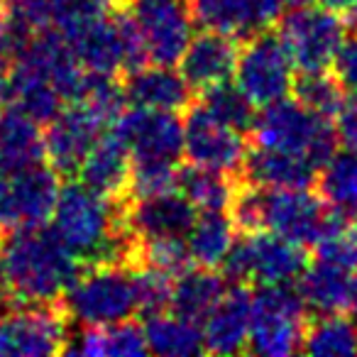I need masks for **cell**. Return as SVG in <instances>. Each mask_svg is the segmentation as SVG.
<instances>
[{"mask_svg": "<svg viewBox=\"0 0 357 357\" xmlns=\"http://www.w3.org/2000/svg\"><path fill=\"white\" fill-rule=\"evenodd\" d=\"M118 201L103 199L69 178L52 211V230L84 264H137V238L130 233Z\"/></svg>", "mask_w": 357, "mask_h": 357, "instance_id": "1", "label": "cell"}, {"mask_svg": "<svg viewBox=\"0 0 357 357\" xmlns=\"http://www.w3.org/2000/svg\"><path fill=\"white\" fill-rule=\"evenodd\" d=\"M84 264L45 225H20L3 238V303H56Z\"/></svg>", "mask_w": 357, "mask_h": 357, "instance_id": "2", "label": "cell"}, {"mask_svg": "<svg viewBox=\"0 0 357 357\" xmlns=\"http://www.w3.org/2000/svg\"><path fill=\"white\" fill-rule=\"evenodd\" d=\"M228 215L240 233L269 230L303 248L350 220L308 189H259L243 181L235 186Z\"/></svg>", "mask_w": 357, "mask_h": 357, "instance_id": "3", "label": "cell"}, {"mask_svg": "<svg viewBox=\"0 0 357 357\" xmlns=\"http://www.w3.org/2000/svg\"><path fill=\"white\" fill-rule=\"evenodd\" d=\"M250 132L259 147L298 154L316 169L328 162L340 144L331 118L303 108L296 98L289 96L262 105V110L255 115Z\"/></svg>", "mask_w": 357, "mask_h": 357, "instance_id": "4", "label": "cell"}, {"mask_svg": "<svg viewBox=\"0 0 357 357\" xmlns=\"http://www.w3.org/2000/svg\"><path fill=\"white\" fill-rule=\"evenodd\" d=\"M66 318L79 326H110L137 313L132 267L86 264L59 298Z\"/></svg>", "mask_w": 357, "mask_h": 357, "instance_id": "5", "label": "cell"}, {"mask_svg": "<svg viewBox=\"0 0 357 357\" xmlns=\"http://www.w3.org/2000/svg\"><path fill=\"white\" fill-rule=\"evenodd\" d=\"M306 313L296 284H257L252 291V321L245 352L262 357L301 352Z\"/></svg>", "mask_w": 357, "mask_h": 357, "instance_id": "6", "label": "cell"}, {"mask_svg": "<svg viewBox=\"0 0 357 357\" xmlns=\"http://www.w3.org/2000/svg\"><path fill=\"white\" fill-rule=\"evenodd\" d=\"M308 264L306 248L269 230L235 235L220 274L230 284H296Z\"/></svg>", "mask_w": 357, "mask_h": 357, "instance_id": "7", "label": "cell"}, {"mask_svg": "<svg viewBox=\"0 0 357 357\" xmlns=\"http://www.w3.org/2000/svg\"><path fill=\"white\" fill-rule=\"evenodd\" d=\"M69 318L56 303H3L0 355H61L69 340Z\"/></svg>", "mask_w": 357, "mask_h": 357, "instance_id": "8", "label": "cell"}, {"mask_svg": "<svg viewBox=\"0 0 357 357\" xmlns=\"http://www.w3.org/2000/svg\"><path fill=\"white\" fill-rule=\"evenodd\" d=\"M235 84L257 108L289 96L296 76L291 56L279 32L262 30L245 40L235 64Z\"/></svg>", "mask_w": 357, "mask_h": 357, "instance_id": "9", "label": "cell"}, {"mask_svg": "<svg viewBox=\"0 0 357 357\" xmlns=\"http://www.w3.org/2000/svg\"><path fill=\"white\" fill-rule=\"evenodd\" d=\"M345 32L342 17L318 3L289 8L279 17V37L298 71H326Z\"/></svg>", "mask_w": 357, "mask_h": 357, "instance_id": "10", "label": "cell"}, {"mask_svg": "<svg viewBox=\"0 0 357 357\" xmlns=\"http://www.w3.org/2000/svg\"><path fill=\"white\" fill-rule=\"evenodd\" d=\"M139 30L152 64L174 66L194 37L191 0H120Z\"/></svg>", "mask_w": 357, "mask_h": 357, "instance_id": "11", "label": "cell"}, {"mask_svg": "<svg viewBox=\"0 0 357 357\" xmlns=\"http://www.w3.org/2000/svg\"><path fill=\"white\" fill-rule=\"evenodd\" d=\"M184 157L189 164L238 178L250 144L243 132L228 128L208 113L201 103H191L184 110Z\"/></svg>", "mask_w": 357, "mask_h": 357, "instance_id": "12", "label": "cell"}, {"mask_svg": "<svg viewBox=\"0 0 357 357\" xmlns=\"http://www.w3.org/2000/svg\"><path fill=\"white\" fill-rule=\"evenodd\" d=\"M132 162L178 164L184 157V128L176 113L132 108L123 110L113 128Z\"/></svg>", "mask_w": 357, "mask_h": 357, "instance_id": "13", "label": "cell"}, {"mask_svg": "<svg viewBox=\"0 0 357 357\" xmlns=\"http://www.w3.org/2000/svg\"><path fill=\"white\" fill-rule=\"evenodd\" d=\"M105 130H108V125L86 103H81V100L64 103V108L47 123V130L42 132L47 164L59 176L76 178L81 162Z\"/></svg>", "mask_w": 357, "mask_h": 357, "instance_id": "14", "label": "cell"}, {"mask_svg": "<svg viewBox=\"0 0 357 357\" xmlns=\"http://www.w3.org/2000/svg\"><path fill=\"white\" fill-rule=\"evenodd\" d=\"M191 13L204 30L245 42L282 17L284 0H191Z\"/></svg>", "mask_w": 357, "mask_h": 357, "instance_id": "15", "label": "cell"}, {"mask_svg": "<svg viewBox=\"0 0 357 357\" xmlns=\"http://www.w3.org/2000/svg\"><path fill=\"white\" fill-rule=\"evenodd\" d=\"M199 211L191 206L184 194L164 191L154 196H139L128 199L123 206V218L130 233L139 240L152 238H184L189 233L191 223L196 220Z\"/></svg>", "mask_w": 357, "mask_h": 357, "instance_id": "16", "label": "cell"}, {"mask_svg": "<svg viewBox=\"0 0 357 357\" xmlns=\"http://www.w3.org/2000/svg\"><path fill=\"white\" fill-rule=\"evenodd\" d=\"M252 321V291L248 284H230L208 316L201 321L204 352L238 355L248 350V333Z\"/></svg>", "mask_w": 357, "mask_h": 357, "instance_id": "17", "label": "cell"}, {"mask_svg": "<svg viewBox=\"0 0 357 357\" xmlns=\"http://www.w3.org/2000/svg\"><path fill=\"white\" fill-rule=\"evenodd\" d=\"M240 54V40L220 32L206 30L194 35L178 56V74L191 91H206L220 81L233 79Z\"/></svg>", "mask_w": 357, "mask_h": 357, "instance_id": "18", "label": "cell"}, {"mask_svg": "<svg viewBox=\"0 0 357 357\" xmlns=\"http://www.w3.org/2000/svg\"><path fill=\"white\" fill-rule=\"evenodd\" d=\"M130 176H132V159L128 147L108 128L81 162L76 181L103 199L125 204L130 199Z\"/></svg>", "mask_w": 357, "mask_h": 357, "instance_id": "19", "label": "cell"}, {"mask_svg": "<svg viewBox=\"0 0 357 357\" xmlns=\"http://www.w3.org/2000/svg\"><path fill=\"white\" fill-rule=\"evenodd\" d=\"M125 103L132 108L169 110L184 113L194 103V91L184 81V76L167 64H144L135 71L123 74Z\"/></svg>", "mask_w": 357, "mask_h": 357, "instance_id": "20", "label": "cell"}, {"mask_svg": "<svg viewBox=\"0 0 357 357\" xmlns=\"http://www.w3.org/2000/svg\"><path fill=\"white\" fill-rule=\"evenodd\" d=\"M316 172L318 169L298 154L255 144L245 154L238 181L259 189H311Z\"/></svg>", "mask_w": 357, "mask_h": 357, "instance_id": "21", "label": "cell"}, {"mask_svg": "<svg viewBox=\"0 0 357 357\" xmlns=\"http://www.w3.org/2000/svg\"><path fill=\"white\" fill-rule=\"evenodd\" d=\"M352 274L355 272H347L326 259H308L306 269L296 279V289L301 294L306 311H311L313 316L345 311L347 298H350Z\"/></svg>", "mask_w": 357, "mask_h": 357, "instance_id": "22", "label": "cell"}, {"mask_svg": "<svg viewBox=\"0 0 357 357\" xmlns=\"http://www.w3.org/2000/svg\"><path fill=\"white\" fill-rule=\"evenodd\" d=\"M59 174L45 162H37L32 167L10 174L20 225L50 223L52 211H54V204L59 199Z\"/></svg>", "mask_w": 357, "mask_h": 357, "instance_id": "23", "label": "cell"}, {"mask_svg": "<svg viewBox=\"0 0 357 357\" xmlns=\"http://www.w3.org/2000/svg\"><path fill=\"white\" fill-rule=\"evenodd\" d=\"M225 289H228V284H225V277L220 272L211 267L189 264L178 274H174L169 311L201 326V321L218 303Z\"/></svg>", "mask_w": 357, "mask_h": 357, "instance_id": "24", "label": "cell"}, {"mask_svg": "<svg viewBox=\"0 0 357 357\" xmlns=\"http://www.w3.org/2000/svg\"><path fill=\"white\" fill-rule=\"evenodd\" d=\"M42 130L17 108L0 110V174L20 172L25 167L42 162Z\"/></svg>", "mask_w": 357, "mask_h": 357, "instance_id": "25", "label": "cell"}, {"mask_svg": "<svg viewBox=\"0 0 357 357\" xmlns=\"http://www.w3.org/2000/svg\"><path fill=\"white\" fill-rule=\"evenodd\" d=\"M8 103L25 113L37 125H47L61 108L64 100L56 89L32 66L22 61H10V96Z\"/></svg>", "mask_w": 357, "mask_h": 357, "instance_id": "26", "label": "cell"}, {"mask_svg": "<svg viewBox=\"0 0 357 357\" xmlns=\"http://www.w3.org/2000/svg\"><path fill=\"white\" fill-rule=\"evenodd\" d=\"M147 352L162 357H191L204 352L201 326L176 313H152L142 326Z\"/></svg>", "mask_w": 357, "mask_h": 357, "instance_id": "27", "label": "cell"}, {"mask_svg": "<svg viewBox=\"0 0 357 357\" xmlns=\"http://www.w3.org/2000/svg\"><path fill=\"white\" fill-rule=\"evenodd\" d=\"M184 240L191 262L215 269L235 240V223L228 211H199Z\"/></svg>", "mask_w": 357, "mask_h": 357, "instance_id": "28", "label": "cell"}, {"mask_svg": "<svg viewBox=\"0 0 357 357\" xmlns=\"http://www.w3.org/2000/svg\"><path fill=\"white\" fill-rule=\"evenodd\" d=\"M318 196L331 208L357 220V152L337 149L316 172Z\"/></svg>", "mask_w": 357, "mask_h": 357, "instance_id": "29", "label": "cell"}, {"mask_svg": "<svg viewBox=\"0 0 357 357\" xmlns=\"http://www.w3.org/2000/svg\"><path fill=\"white\" fill-rule=\"evenodd\" d=\"M235 186H238L235 176L196 167V164L178 167L176 174V191L184 194L196 211H228Z\"/></svg>", "mask_w": 357, "mask_h": 357, "instance_id": "30", "label": "cell"}, {"mask_svg": "<svg viewBox=\"0 0 357 357\" xmlns=\"http://www.w3.org/2000/svg\"><path fill=\"white\" fill-rule=\"evenodd\" d=\"M301 352L318 357L357 355V326L340 313L316 316L311 323H306Z\"/></svg>", "mask_w": 357, "mask_h": 357, "instance_id": "31", "label": "cell"}, {"mask_svg": "<svg viewBox=\"0 0 357 357\" xmlns=\"http://www.w3.org/2000/svg\"><path fill=\"white\" fill-rule=\"evenodd\" d=\"M199 103L204 105L213 118H218L220 123L238 130V132L250 135V130H252L255 115H257L255 108H257V105L243 93V89H240L233 79L220 81V84L201 91Z\"/></svg>", "mask_w": 357, "mask_h": 357, "instance_id": "32", "label": "cell"}, {"mask_svg": "<svg viewBox=\"0 0 357 357\" xmlns=\"http://www.w3.org/2000/svg\"><path fill=\"white\" fill-rule=\"evenodd\" d=\"M291 91H294V98L303 108L313 110V113L323 115V118H335L342 100H345V91L333 79V74H328V69L298 71V76H294Z\"/></svg>", "mask_w": 357, "mask_h": 357, "instance_id": "33", "label": "cell"}, {"mask_svg": "<svg viewBox=\"0 0 357 357\" xmlns=\"http://www.w3.org/2000/svg\"><path fill=\"white\" fill-rule=\"evenodd\" d=\"M52 30H56L66 42L76 40L84 30L110 13V0H50Z\"/></svg>", "mask_w": 357, "mask_h": 357, "instance_id": "34", "label": "cell"}, {"mask_svg": "<svg viewBox=\"0 0 357 357\" xmlns=\"http://www.w3.org/2000/svg\"><path fill=\"white\" fill-rule=\"evenodd\" d=\"M3 10H6L8 27H10L20 50L35 35H40V32L52 27L50 0H3Z\"/></svg>", "mask_w": 357, "mask_h": 357, "instance_id": "35", "label": "cell"}, {"mask_svg": "<svg viewBox=\"0 0 357 357\" xmlns=\"http://www.w3.org/2000/svg\"><path fill=\"white\" fill-rule=\"evenodd\" d=\"M132 282L135 294H137V313L152 316V313L169 311L174 274L164 272L159 267H152V264H135Z\"/></svg>", "mask_w": 357, "mask_h": 357, "instance_id": "36", "label": "cell"}, {"mask_svg": "<svg viewBox=\"0 0 357 357\" xmlns=\"http://www.w3.org/2000/svg\"><path fill=\"white\" fill-rule=\"evenodd\" d=\"M137 264H152L169 274H178L191 262L184 238H152L137 243Z\"/></svg>", "mask_w": 357, "mask_h": 357, "instance_id": "37", "label": "cell"}, {"mask_svg": "<svg viewBox=\"0 0 357 357\" xmlns=\"http://www.w3.org/2000/svg\"><path fill=\"white\" fill-rule=\"evenodd\" d=\"M313 248L318 259L333 262L347 272H357V220H345L340 228L321 238Z\"/></svg>", "mask_w": 357, "mask_h": 357, "instance_id": "38", "label": "cell"}, {"mask_svg": "<svg viewBox=\"0 0 357 357\" xmlns=\"http://www.w3.org/2000/svg\"><path fill=\"white\" fill-rule=\"evenodd\" d=\"M333 79L345 93H357V32L347 30L331 59Z\"/></svg>", "mask_w": 357, "mask_h": 357, "instance_id": "39", "label": "cell"}, {"mask_svg": "<svg viewBox=\"0 0 357 357\" xmlns=\"http://www.w3.org/2000/svg\"><path fill=\"white\" fill-rule=\"evenodd\" d=\"M335 132L347 149L357 152V93L345 96L340 110L335 113Z\"/></svg>", "mask_w": 357, "mask_h": 357, "instance_id": "40", "label": "cell"}, {"mask_svg": "<svg viewBox=\"0 0 357 357\" xmlns=\"http://www.w3.org/2000/svg\"><path fill=\"white\" fill-rule=\"evenodd\" d=\"M15 228H20V215L13 196L10 174H0V238L10 235Z\"/></svg>", "mask_w": 357, "mask_h": 357, "instance_id": "41", "label": "cell"}, {"mask_svg": "<svg viewBox=\"0 0 357 357\" xmlns=\"http://www.w3.org/2000/svg\"><path fill=\"white\" fill-rule=\"evenodd\" d=\"M316 3L321 8H326V10L337 13V15H345V13L350 10V6L355 3V0H316Z\"/></svg>", "mask_w": 357, "mask_h": 357, "instance_id": "42", "label": "cell"}, {"mask_svg": "<svg viewBox=\"0 0 357 357\" xmlns=\"http://www.w3.org/2000/svg\"><path fill=\"white\" fill-rule=\"evenodd\" d=\"M347 318L357 326V272L352 274V287H350V298H347Z\"/></svg>", "mask_w": 357, "mask_h": 357, "instance_id": "43", "label": "cell"}, {"mask_svg": "<svg viewBox=\"0 0 357 357\" xmlns=\"http://www.w3.org/2000/svg\"><path fill=\"white\" fill-rule=\"evenodd\" d=\"M345 17H347V30L357 32V0L350 6V10L345 13Z\"/></svg>", "mask_w": 357, "mask_h": 357, "instance_id": "44", "label": "cell"}, {"mask_svg": "<svg viewBox=\"0 0 357 357\" xmlns=\"http://www.w3.org/2000/svg\"><path fill=\"white\" fill-rule=\"evenodd\" d=\"M308 3H316V0H284V8H298V6H308Z\"/></svg>", "mask_w": 357, "mask_h": 357, "instance_id": "45", "label": "cell"}, {"mask_svg": "<svg viewBox=\"0 0 357 357\" xmlns=\"http://www.w3.org/2000/svg\"><path fill=\"white\" fill-rule=\"evenodd\" d=\"M0 301H3V238H0Z\"/></svg>", "mask_w": 357, "mask_h": 357, "instance_id": "46", "label": "cell"}, {"mask_svg": "<svg viewBox=\"0 0 357 357\" xmlns=\"http://www.w3.org/2000/svg\"><path fill=\"white\" fill-rule=\"evenodd\" d=\"M110 3H113V6H115V3H120V0H110Z\"/></svg>", "mask_w": 357, "mask_h": 357, "instance_id": "47", "label": "cell"}, {"mask_svg": "<svg viewBox=\"0 0 357 357\" xmlns=\"http://www.w3.org/2000/svg\"><path fill=\"white\" fill-rule=\"evenodd\" d=\"M0 306H3V301H0Z\"/></svg>", "mask_w": 357, "mask_h": 357, "instance_id": "48", "label": "cell"}]
</instances>
